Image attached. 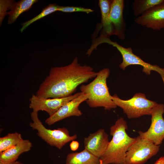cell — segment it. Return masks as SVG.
<instances>
[{
  "instance_id": "3957f363",
  "label": "cell",
  "mask_w": 164,
  "mask_h": 164,
  "mask_svg": "<svg viewBox=\"0 0 164 164\" xmlns=\"http://www.w3.org/2000/svg\"><path fill=\"white\" fill-rule=\"evenodd\" d=\"M110 73V70L105 68L97 72L94 80L89 84H82L80 87L81 92L88 95L86 101L91 108H104L110 110L117 107L112 99L107 86V80Z\"/></svg>"
},
{
  "instance_id": "7402d4cb",
  "label": "cell",
  "mask_w": 164,
  "mask_h": 164,
  "mask_svg": "<svg viewBox=\"0 0 164 164\" xmlns=\"http://www.w3.org/2000/svg\"><path fill=\"white\" fill-rule=\"evenodd\" d=\"M15 2L13 0L0 1V25L2 23L5 15L7 14L6 11L9 9L12 4Z\"/></svg>"
},
{
  "instance_id": "2e32d148",
  "label": "cell",
  "mask_w": 164,
  "mask_h": 164,
  "mask_svg": "<svg viewBox=\"0 0 164 164\" xmlns=\"http://www.w3.org/2000/svg\"><path fill=\"white\" fill-rule=\"evenodd\" d=\"M37 0H21L14 2L9 8L10 11L7 12L9 15L8 24L14 22L18 17L22 13L28 11Z\"/></svg>"
},
{
  "instance_id": "d4e9b609",
  "label": "cell",
  "mask_w": 164,
  "mask_h": 164,
  "mask_svg": "<svg viewBox=\"0 0 164 164\" xmlns=\"http://www.w3.org/2000/svg\"><path fill=\"white\" fill-rule=\"evenodd\" d=\"M22 163L18 161L10 162L8 163H3L0 162V164H21Z\"/></svg>"
},
{
  "instance_id": "9c48e42d",
  "label": "cell",
  "mask_w": 164,
  "mask_h": 164,
  "mask_svg": "<svg viewBox=\"0 0 164 164\" xmlns=\"http://www.w3.org/2000/svg\"><path fill=\"white\" fill-rule=\"evenodd\" d=\"M78 92L68 97L62 98H45L33 94L29 99V108L33 111H43L51 116L63 105L78 97L80 94Z\"/></svg>"
},
{
  "instance_id": "8992f818",
  "label": "cell",
  "mask_w": 164,
  "mask_h": 164,
  "mask_svg": "<svg viewBox=\"0 0 164 164\" xmlns=\"http://www.w3.org/2000/svg\"><path fill=\"white\" fill-rule=\"evenodd\" d=\"M112 99L117 106L122 109L129 119L151 115L152 108L158 104L148 99L144 94L141 93L135 94L127 100L120 99L115 94L112 96Z\"/></svg>"
},
{
  "instance_id": "5bb4252c",
  "label": "cell",
  "mask_w": 164,
  "mask_h": 164,
  "mask_svg": "<svg viewBox=\"0 0 164 164\" xmlns=\"http://www.w3.org/2000/svg\"><path fill=\"white\" fill-rule=\"evenodd\" d=\"M32 146L28 139H23L16 145L0 153V162L8 163L15 161L22 154L30 151Z\"/></svg>"
},
{
  "instance_id": "30bf717a",
  "label": "cell",
  "mask_w": 164,
  "mask_h": 164,
  "mask_svg": "<svg viewBox=\"0 0 164 164\" xmlns=\"http://www.w3.org/2000/svg\"><path fill=\"white\" fill-rule=\"evenodd\" d=\"M88 95L81 92L77 97L62 106L54 114L45 120V123L49 125L71 116H81L82 113L79 108L80 105L86 101Z\"/></svg>"
},
{
  "instance_id": "ac0fdd59",
  "label": "cell",
  "mask_w": 164,
  "mask_h": 164,
  "mask_svg": "<svg viewBox=\"0 0 164 164\" xmlns=\"http://www.w3.org/2000/svg\"><path fill=\"white\" fill-rule=\"evenodd\" d=\"M164 0H135L133 3V12L137 17L146 13Z\"/></svg>"
},
{
  "instance_id": "603a6c76",
  "label": "cell",
  "mask_w": 164,
  "mask_h": 164,
  "mask_svg": "<svg viewBox=\"0 0 164 164\" xmlns=\"http://www.w3.org/2000/svg\"><path fill=\"white\" fill-rule=\"evenodd\" d=\"M70 149L73 151H75L77 150L79 146V142L73 140L72 141L70 144Z\"/></svg>"
},
{
  "instance_id": "5b68a950",
  "label": "cell",
  "mask_w": 164,
  "mask_h": 164,
  "mask_svg": "<svg viewBox=\"0 0 164 164\" xmlns=\"http://www.w3.org/2000/svg\"><path fill=\"white\" fill-rule=\"evenodd\" d=\"M97 46L102 43H106L117 48L121 53L122 57V62L119 65L120 68L123 70L130 65H138L143 67L142 71L147 75H150L151 71H155L161 75L164 84V68L156 65H152L144 61L139 57L134 54L131 47L125 48L111 41L109 37L101 35L96 39Z\"/></svg>"
},
{
  "instance_id": "484cf974",
  "label": "cell",
  "mask_w": 164,
  "mask_h": 164,
  "mask_svg": "<svg viewBox=\"0 0 164 164\" xmlns=\"http://www.w3.org/2000/svg\"><path fill=\"white\" fill-rule=\"evenodd\" d=\"M100 164H103L102 163V160L100 159Z\"/></svg>"
},
{
  "instance_id": "277c9868",
  "label": "cell",
  "mask_w": 164,
  "mask_h": 164,
  "mask_svg": "<svg viewBox=\"0 0 164 164\" xmlns=\"http://www.w3.org/2000/svg\"><path fill=\"white\" fill-rule=\"evenodd\" d=\"M38 111H33L31 113L32 122L29 125L33 130L37 131L38 135L51 146L61 149L67 143L75 140L77 135H70L67 128L65 127L50 129L46 128L39 120Z\"/></svg>"
},
{
  "instance_id": "4316f807",
  "label": "cell",
  "mask_w": 164,
  "mask_h": 164,
  "mask_svg": "<svg viewBox=\"0 0 164 164\" xmlns=\"http://www.w3.org/2000/svg\"><path fill=\"white\" fill-rule=\"evenodd\" d=\"M23 164V163H22V164Z\"/></svg>"
},
{
  "instance_id": "9a60e30c",
  "label": "cell",
  "mask_w": 164,
  "mask_h": 164,
  "mask_svg": "<svg viewBox=\"0 0 164 164\" xmlns=\"http://www.w3.org/2000/svg\"><path fill=\"white\" fill-rule=\"evenodd\" d=\"M100 159L85 149L80 152L68 154L66 164H100Z\"/></svg>"
},
{
  "instance_id": "ffe728a7",
  "label": "cell",
  "mask_w": 164,
  "mask_h": 164,
  "mask_svg": "<svg viewBox=\"0 0 164 164\" xmlns=\"http://www.w3.org/2000/svg\"><path fill=\"white\" fill-rule=\"evenodd\" d=\"M60 6L56 4H50L46 6L42 10V12L36 17L22 24V27L20 29L21 32L30 24L54 12L58 11V9Z\"/></svg>"
},
{
  "instance_id": "44dd1931",
  "label": "cell",
  "mask_w": 164,
  "mask_h": 164,
  "mask_svg": "<svg viewBox=\"0 0 164 164\" xmlns=\"http://www.w3.org/2000/svg\"><path fill=\"white\" fill-rule=\"evenodd\" d=\"M58 11L66 12H83L87 14L92 12L94 10L89 8H85L81 7L67 6H60L58 9Z\"/></svg>"
},
{
  "instance_id": "cb8c5ba5",
  "label": "cell",
  "mask_w": 164,
  "mask_h": 164,
  "mask_svg": "<svg viewBox=\"0 0 164 164\" xmlns=\"http://www.w3.org/2000/svg\"><path fill=\"white\" fill-rule=\"evenodd\" d=\"M154 164H164V156L160 157Z\"/></svg>"
},
{
  "instance_id": "6da1fadb",
  "label": "cell",
  "mask_w": 164,
  "mask_h": 164,
  "mask_svg": "<svg viewBox=\"0 0 164 164\" xmlns=\"http://www.w3.org/2000/svg\"><path fill=\"white\" fill-rule=\"evenodd\" d=\"M97 73L91 66L81 65L76 57L67 65L52 67L36 95L45 98L69 97L73 95L79 85L95 78Z\"/></svg>"
},
{
  "instance_id": "7a4b0ae2",
  "label": "cell",
  "mask_w": 164,
  "mask_h": 164,
  "mask_svg": "<svg viewBox=\"0 0 164 164\" xmlns=\"http://www.w3.org/2000/svg\"><path fill=\"white\" fill-rule=\"evenodd\" d=\"M126 121L123 118L118 119L110 128L112 138L107 149L100 158L103 164H125L126 152L129 146L135 141L127 134Z\"/></svg>"
},
{
  "instance_id": "4fadbf2b",
  "label": "cell",
  "mask_w": 164,
  "mask_h": 164,
  "mask_svg": "<svg viewBox=\"0 0 164 164\" xmlns=\"http://www.w3.org/2000/svg\"><path fill=\"white\" fill-rule=\"evenodd\" d=\"M124 7V0H111L110 16L113 35L117 36L121 40L125 38L126 30V24L123 15Z\"/></svg>"
},
{
  "instance_id": "52a82bcc",
  "label": "cell",
  "mask_w": 164,
  "mask_h": 164,
  "mask_svg": "<svg viewBox=\"0 0 164 164\" xmlns=\"http://www.w3.org/2000/svg\"><path fill=\"white\" fill-rule=\"evenodd\" d=\"M159 148V145L138 136L128 149L125 164H143L158 153Z\"/></svg>"
},
{
  "instance_id": "7c38bea8",
  "label": "cell",
  "mask_w": 164,
  "mask_h": 164,
  "mask_svg": "<svg viewBox=\"0 0 164 164\" xmlns=\"http://www.w3.org/2000/svg\"><path fill=\"white\" fill-rule=\"evenodd\" d=\"M138 24L154 30L164 28V0L161 4L134 20Z\"/></svg>"
},
{
  "instance_id": "8fae6325",
  "label": "cell",
  "mask_w": 164,
  "mask_h": 164,
  "mask_svg": "<svg viewBox=\"0 0 164 164\" xmlns=\"http://www.w3.org/2000/svg\"><path fill=\"white\" fill-rule=\"evenodd\" d=\"M109 141L104 129L100 128L91 133L84 139V149L100 159L105 153Z\"/></svg>"
},
{
  "instance_id": "e0dca14e",
  "label": "cell",
  "mask_w": 164,
  "mask_h": 164,
  "mask_svg": "<svg viewBox=\"0 0 164 164\" xmlns=\"http://www.w3.org/2000/svg\"><path fill=\"white\" fill-rule=\"evenodd\" d=\"M111 0H99V5L101 15V23L103 27L102 34L108 36L113 35V29L110 19Z\"/></svg>"
},
{
  "instance_id": "ba28073f",
  "label": "cell",
  "mask_w": 164,
  "mask_h": 164,
  "mask_svg": "<svg viewBox=\"0 0 164 164\" xmlns=\"http://www.w3.org/2000/svg\"><path fill=\"white\" fill-rule=\"evenodd\" d=\"M164 105L158 104L151 111V123L145 132H138L139 135L146 138L156 145H159L164 139Z\"/></svg>"
},
{
  "instance_id": "d6986e66",
  "label": "cell",
  "mask_w": 164,
  "mask_h": 164,
  "mask_svg": "<svg viewBox=\"0 0 164 164\" xmlns=\"http://www.w3.org/2000/svg\"><path fill=\"white\" fill-rule=\"evenodd\" d=\"M23 139L19 133H9L0 138V153L16 145Z\"/></svg>"
}]
</instances>
